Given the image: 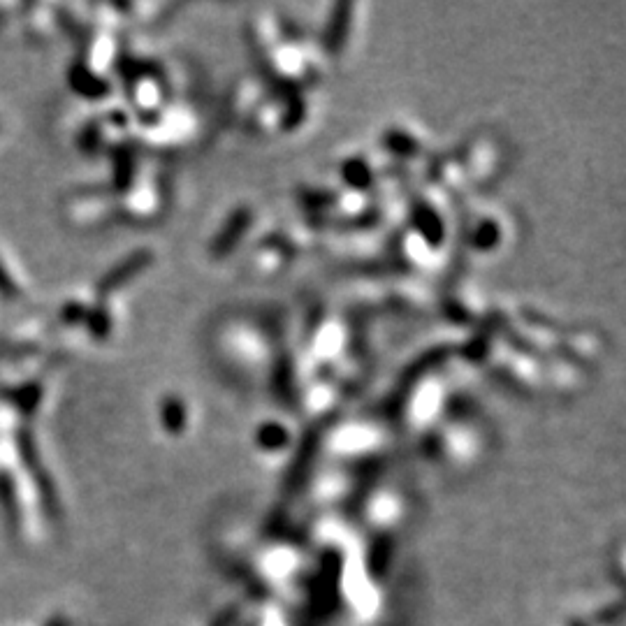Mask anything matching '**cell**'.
I'll return each mask as SVG.
<instances>
[{
	"instance_id": "cell-1",
	"label": "cell",
	"mask_w": 626,
	"mask_h": 626,
	"mask_svg": "<svg viewBox=\"0 0 626 626\" xmlns=\"http://www.w3.org/2000/svg\"><path fill=\"white\" fill-rule=\"evenodd\" d=\"M0 293H5V295L17 293V286H14V281L10 279V274L5 272L3 265H0Z\"/></svg>"
}]
</instances>
